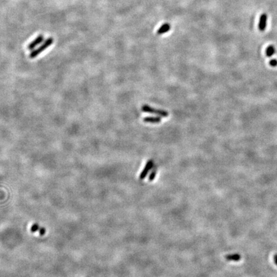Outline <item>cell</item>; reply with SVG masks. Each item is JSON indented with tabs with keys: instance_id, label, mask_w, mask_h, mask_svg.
<instances>
[{
	"instance_id": "1",
	"label": "cell",
	"mask_w": 277,
	"mask_h": 277,
	"mask_svg": "<svg viewBox=\"0 0 277 277\" xmlns=\"http://www.w3.org/2000/svg\"><path fill=\"white\" fill-rule=\"evenodd\" d=\"M54 41V39L53 37H49L46 40L44 41V42L42 45L37 48L34 50L32 51L29 55V58L31 59H35L39 55H40L41 53H42L44 51L48 49L51 45H53Z\"/></svg>"
},
{
	"instance_id": "2",
	"label": "cell",
	"mask_w": 277,
	"mask_h": 277,
	"mask_svg": "<svg viewBox=\"0 0 277 277\" xmlns=\"http://www.w3.org/2000/svg\"><path fill=\"white\" fill-rule=\"evenodd\" d=\"M141 110L142 112H146V113L156 114L157 115L161 116V117H164V118H166L169 116V112L168 111H166L165 110H162V109H157L152 107L148 105H142L141 107Z\"/></svg>"
},
{
	"instance_id": "3",
	"label": "cell",
	"mask_w": 277,
	"mask_h": 277,
	"mask_svg": "<svg viewBox=\"0 0 277 277\" xmlns=\"http://www.w3.org/2000/svg\"><path fill=\"white\" fill-rule=\"evenodd\" d=\"M153 166V160H148V161L146 163V164L145 167L144 168L143 170L142 171V172L140 174V175H139V179L140 180H144L146 177V176L148 175L149 171L152 169Z\"/></svg>"
},
{
	"instance_id": "4",
	"label": "cell",
	"mask_w": 277,
	"mask_h": 277,
	"mask_svg": "<svg viewBox=\"0 0 277 277\" xmlns=\"http://www.w3.org/2000/svg\"><path fill=\"white\" fill-rule=\"evenodd\" d=\"M44 39H45V38H44V35L42 34L38 35L28 45V49L29 50H34L39 45L44 41Z\"/></svg>"
},
{
	"instance_id": "5",
	"label": "cell",
	"mask_w": 277,
	"mask_h": 277,
	"mask_svg": "<svg viewBox=\"0 0 277 277\" xmlns=\"http://www.w3.org/2000/svg\"><path fill=\"white\" fill-rule=\"evenodd\" d=\"M268 20V16L266 13H262L260 17L259 23H258V29L261 32L264 31L266 27V23Z\"/></svg>"
},
{
	"instance_id": "6",
	"label": "cell",
	"mask_w": 277,
	"mask_h": 277,
	"mask_svg": "<svg viewBox=\"0 0 277 277\" xmlns=\"http://www.w3.org/2000/svg\"><path fill=\"white\" fill-rule=\"evenodd\" d=\"M143 121L147 123H158L161 122V118L158 116H146L143 118Z\"/></svg>"
},
{
	"instance_id": "7",
	"label": "cell",
	"mask_w": 277,
	"mask_h": 277,
	"mask_svg": "<svg viewBox=\"0 0 277 277\" xmlns=\"http://www.w3.org/2000/svg\"><path fill=\"white\" fill-rule=\"evenodd\" d=\"M225 258L228 261H239L241 258V256L238 253L230 254L225 256Z\"/></svg>"
},
{
	"instance_id": "8",
	"label": "cell",
	"mask_w": 277,
	"mask_h": 277,
	"mask_svg": "<svg viewBox=\"0 0 277 277\" xmlns=\"http://www.w3.org/2000/svg\"><path fill=\"white\" fill-rule=\"evenodd\" d=\"M275 53V48L273 45L269 46L266 50V55L268 57H271Z\"/></svg>"
},
{
	"instance_id": "9",
	"label": "cell",
	"mask_w": 277,
	"mask_h": 277,
	"mask_svg": "<svg viewBox=\"0 0 277 277\" xmlns=\"http://www.w3.org/2000/svg\"><path fill=\"white\" fill-rule=\"evenodd\" d=\"M170 29V26L168 24H164L162 25L159 30H158V34H162L164 33L167 32Z\"/></svg>"
},
{
	"instance_id": "10",
	"label": "cell",
	"mask_w": 277,
	"mask_h": 277,
	"mask_svg": "<svg viewBox=\"0 0 277 277\" xmlns=\"http://www.w3.org/2000/svg\"><path fill=\"white\" fill-rule=\"evenodd\" d=\"M156 174H157V170H156V169L153 170V171L151 173V174H150V176H149V178H148V180H149L150 182H152V181L155 179V177H156Z\"/></svg>"
},
{
	"instance_id": "11",
	"label": "cell",
	"mask_w": 277,
	"mask_h": 277,
	"mask_svg": "<svg viewBox=\"0 0 277 277\" xmlns=\"http://www.w3.org/2000/svg\"><path fill=\"white\" fill-rule=\"evenodd\" d=\"M39 225L37 224V223H35V224H34L32 226H31V228H30V230H31V232H37V231H38L39 230Z\"/></svg>"
},
{
	"instance_id": "12",
	"label": "cell",
	"mask_w": 277,
	"mask_h": 277,
	"mask_svg": "<svg viewBox=\"0 0 277 277\" xmlns=\"http://www.w3.org/2000/svg\"><path fill=\"white\" fill-rule=\"evenodd\" d=\"M269 65L272 67H276L277 66V60L276 59H272L269 61Z\"/></svg>"
},
{
	"instance_id": "13",
	"label": "cell",
	"mask_w": 277,
	"mask_h": 277,
	"mask_svg": "<svg viewBox=\"0 0 277 277\" xmlns=\"http://www.w3.org/2000/svg\"><path fill=\"white\" fill-rule=\"evenodd\" d=\"M39 234L41 235V236H43V235H45V234H46V229L45 228H43V227H41V228H39Z\"/></svg>"
},
{
	"instance_id": "14",
	"label": "cell",
	"mask_w": 277,
	"mask_h": 277,
	"mask_svg": "<svg viewBox=\"0 0 277 277\" xmlns=\"http://www.w3.org/2000/svg\"><path fill=\"white\" fill-rule=\"evenodd\" d=\"M274 262L275 264L277 266V254L274 255Z\"/></svg>"
}]
</instances>
